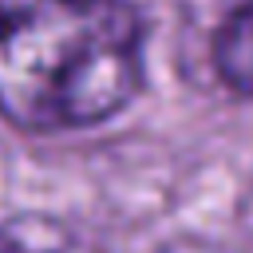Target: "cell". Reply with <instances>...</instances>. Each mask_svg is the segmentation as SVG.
Returning a JSON list of instances; mask_svg holds the SVG:
<instances>
[{"instance_id":"cell-2","label":"cell","mask_w":253,"mask_h":253,"mask_svg":"<svg viewBox=\"0 0 253 253\" xmlns=\"http://www.w3.org/2000/svg\"><path fill=\"white\" fill-rule=\"evenodd\" d=\"M213 63L233 91L253 95V0H237V8L225 16L213 40Z\"/></svg>"},{"instance_id":"cell-3","label":"cell","mask_w":253,"mask_h":253,"mask_svg":"<svg viewBox=\"0 0 253 253\" xmlns=\"http://www.w3.org/2000/svg\"><path fill=\"white\" fill-rule=\"evenodd\" d=\"M0 253H87V249L63 221L43 213H20L0 221Z\"/></svg>"},{"instance_id":"cell-4","label":"cell","mask_w":253,"mask_h":253,"mask_svg":"<svg viewBox=\"0 0 253 253\" xmlns=\"http://www.w3.org/2000/svg\"><path fill=\"white\" fill-rule=\"evenodd\" d=\"M166 253H217V249H206V245H198V241H186V245H178V249H166Z\"/></svg>"},{"instance_id":"cell-1","label":"cell","mask_w":253,"mask_h":253,"mask_svg":"<svg viewBox=\"0 0 253 253\" xmlns=\"http://www.w3.org/2000/svg\"><path fill=\"white\" fill-rule=\"evenodd\" d=\"M142 79V32L123 0H0V115L24 130L111 119Z\"/></svg>"}]
</instances>
